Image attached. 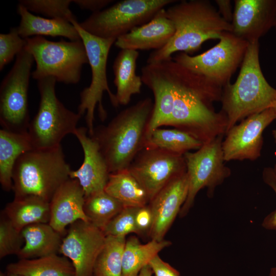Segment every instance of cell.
Listing matches in <instances>:
<instances>
[{
  "mask_svg": "<svg viewBox=\"0 0 276 276\" xmlns=\"http://www.w3.org/2000/svg\"><path fill=\"white\" fill-rule=\"evenodd\" d=\"M154 112L164 126L185 131L202 144L226 134L227 120L216 112L218 88L173 59L151 65Z\"/></svg>",
  "mask_w": 276,
  "mask_h": 276,
  "instance_id": "cell-1",
  "label": "cell"
},
{
  "mask_svg": "<svg viewBox=\"0 0 276 276\" xmlns=\"http://www.w3.org/2000/svg\"><path fill=\"white\" fill-rule=\"evenodd\" d=\"M166 13L174 25V34L164 47L149 54L147 63L171 59L178 52L192 54L206 40L219 39L232 30L231 24L208 0L181 1L166 9Z\"/></svg>",
  "mask_w": 276,
  "mask_h": 276,
  "instance_id": "cell-2",
  "label": "cell"
},
{
  "mask_svg": "<svg viewBox=\"0 0 276 276\" xmlns=\"http://www.w3.org/2000/svg\"><path fill=\"white\" fill-rule=\"evenodd\" d=\"M154 102L149 97L120 111L105 126L94 129L93 137L110 174L127 169L148 143L147 130Z\"/></svg>",
  "mask_w": 276,
  "mask_h": 276,
  "instance_id": "cell-3",
  "label": "cell"
},
{
  "mask_svg": "<svg viewBox=\"0 0 276 276\" xmlns=\"http://www.w3.org/2000/svg\"><path fill=\"white\" fill-rule=\"evenodd\" d=\"M240 67L235 82L222 89L220 101L227 120L226 132L238 122L276 104V89L261 68L259 41L249 44Z\"/></svg>",
  "mask_w": 276,
  "mask_h": 276,
  "instance_id": "cell-4",
  "label": "cell"
},
{
  "mask_svg": "<svg viewBox=\"0 0 276 276\" xmlns=\"http://www.w3.org/2000/svg\"><path fill=\"white\" fill-rule=\"evenodd\" d=\"M71 171L61 145L32 149L22 154L14 165V198L35 196L50 202L57 190L70 179Z\"/></svg>",
  "mask_w": 276,
  "mask_h": 276,
  "instance_id": "cell-5",
  "label": "cell"
},
{
  "mask_svg": "<svg viewBox=\"0 0 276 276\" xmlns=\"http://www.w3.org/2000/svg\"><path fill=\"white\" fill-rule=\"evenodd\" d=\"M26 40L24 49L32 55L36 63L31 76L34 79L50 77L66 84H75L80 81L83 66L88 63L82 40L53 41L43 36Z\"/></svg>",
  "mask_w": 276,
  "mask_h": 276,
  "instance_id": "cell-6",
  "label": "cell"
},
{
  "mask_svg": "<svg viewBox=\"0 0 276 276\" xmlns=\"http://www.w3.org/2000/svg\"><path fill=\"white\" fill-rule=\"evenodd\" d=\"M53 77L37 81L40 101L37 113L30 121L28 134L33 149L57 147L68 134H74L82 117L67 108L58 99Z\"/></svg>",
  "mask_w": 276,
  "mask_h": 276,
  "instance_id": "cell-7",
  "label": "cell"
},
{
  "mask_svg": "<svg viewBox=\"0 0 276 276\" xmlns=\"http://www.w3.org/2000/svg\"><path fill=\"white\" fill-rule=\"evenodd\" d=\"M71 22L75 26L83 41L90 66L91 79L89 85L84 88L80 94V104L78 113L81 116L86 113L85 121L89 136L94 132V112L97 105L100 118L103 121L107 116L102 104V97L106 91L112 105L118 107L116 95L108 85L106 66L110 49L116 39H104L95 36L83 30L77 19Z\"/></svg>",
  "mask_w": 276,
  "mask_h": 276,
  "instance_id": "cell-8",
  "label": "cell"
},
{
  "mask_svg": "<svg viewBox=\"0 0 276 276\" xmlns=\"http://www.w3.org/2000/svg\"><path fill=\"white\" fill-rule=\"evenodd\" d=\"M175 0H123L92 13L79 26L100 38L115 39L151 20Z\"/></svg>",
  "mask_w": 276,
  "mask_h": 276,
  "instance_id": "cell-9",
  "label": "cell"
},
{
  "mask_svg": "<svg viewBox=\"0 0 276 276\" xmlns=\"http://www.w3.org/2000/svg\"><path fill=\"white\" fill-rule=\"evenodd\" d=\"M218 40L217 44L200 54L180 52L172 58L223 89L241 66L249 43L232 32H224Z\"/></svg>",
  "mask_w": 276,
  "mask_h": 276,
  "instance_id": "cell-10",
  "label": "cell"
},
{
  "mask_svg": "<svg viewBox=\"0 0 276 276\" xmlns=\"http://www.w3.org/2000/svg\"><path fill=\"white\" fill-rule=\"evenodd\" d=\"M32 55L24 49L16 56L14 64L0 86V123L2 129L17 133H28L30 123L28 89Z\"/></svg>",
  "mask_w": 276,
  "mask_h": 276,
  "instance_id": "cell-11",
  "label": "cell"
},
{
  "mask_svg": "<svg viewBox=\"0 0 276 276\" xmlns=\"http://www.w3.org/2000/svg\"><path fill=\"white\" fill-rule=\"evenodd\" d=\"M223 136L203 144L195 152L190 151L183 155L189 187L186 200L179 212L181 216L188 213L201 189L207 187L213 190L230 175L231 170L224 164Z\"/></svg>",
  "mask_w": 276,
  "mask_h": 276,
  "instance_id": "cell-12",
  "label": "cell"
},
{
  "mask_svg": "<svg viewBox=\"0 0 276 276\" xmlns=\"http://www.w3.org/2000/svg\"><path fill=\"white\" fill-rule=\"evenodd\" d=\"M127 169L146 191L150 201L171 180L186 172V165L183 155L147 145Z\"/></svg>",
  "mask_w": 276,
  "mask_h": 276,
  "instance_id": "cell-13",
  "label": "cell"
},
{
  "mask_svg": "<svg viewBox=\"0 0 276 276\" xmlns=\"http://www.w3.org/2000/svg\"><path fill=\"white\" fill-rule=\"evenodd\" d=\"M275 119L272 107L250 116L232 127L222 142L225 162L257 159L261 154L263 131Z\"/></svg>",
  "mask_w": 276,
  "mask_h": 276,
  "instance_id": "cell-14",
  "label": "cell"
},
{
  "mask_svg": "<svg viewBox=\"0 0 276 276\" xmlns=\"http://www.w3.org/2000/svg\"><path fill=\"white\" fill-rule=\"evenodd\" d=\"M66 232L59 253L71 261L75 276H93L95 264L104 244L105 235L90 222L81 220L71 224Z\"/></svg>",
  "mask_w": 276,
  "mask_h": 276,
  "instance_id": "cell-15",
  "label": "cell"
},
{
  "mask_svg": "<svg viewBox=\"0 0 276 276\" xmlns=\"http://www.w3.org/2000/svg\"><path fill=\"white\" fill-rule=\"evenodd\" d=\"M232 32L249 43L259 41L276 20V0H235Z\"/></svg>",
  "mask_w": 276,
  "mask_h": 276,
  "instance_id": "cell-16",
  "label": "cell"
},
{
  "mask_svg": "<svg viewBox=\"0 0 276 276\" xmlns=\"http://www.w3.org/2000/svg\"><path fill=\"white\" fill-rule=\"evenodd\" d=\"M188 179L185 173L171 180L150 201L153 222L149 231L151 240L162 241L185 202Z\"/></svg>",
  "mask_w": 276,
  "mask_h": 276,
  "instance_id": "cell-17",
  "label": "cell"
},
{
  "mask_svg": "<svg viewBox=\"0 0 276 276\" xmlns=\"http://www.w3.org/2000/svg\"><path fill=\"white\" fill-rule=\"evenodd\" d=\"M74 135L82 148L84 159L79 169L71 171L70 176L78 180L85 198L104 191L110 173L97 142L89 135L87 128H77Z\"/></svg>",
  "mask_w": 276,
  "mask_h": 276,
  "instance_id": "cell-18",
  "label": "cell"
},
{
  "mask_svg": "<svg viewBox=\"0 0 276 276\" xmlns=\"http://www.w3.org/2000/svg\"><path fill=\"white\" fill-rule=\"evenodd\" d=\"M85 194L78 180L70 178L57 190L50 201L49 224L63 235L66 226L81 220L89 222L84 212Z\"/></svg>",
  "mask_w": 276,
  "mask_h": 276,
  "instance_id": "cell-19",
  "label": "cell"
},
{
  "mask_svg": "<svg viewBox=\"0 0 276 276\" xmlns=\"http://www.w3.org/2000/svg\"><path fill=\"white\" fill-rule=\"evenodd\" d=\"M174 33V25L164 8L148 22L119 37L114 45L121 50H158L169 42Z\"/></svg>",
  "mask_w": 276,
  "mask_h": 276,
  "instance_id": "cell-20",
  "label": "cell"
},
{
  "mask_svg": "<svg viewBox=\"0 0 276 276\" xmlns=\"http://www.w3.org/2000/svg\"><path fill=\"white\" fill-rule=\"evenodd\" d=\"M17 12L20 17L16 29L23 38L34 36H61L71 41L81 40L75 26L68 20L61 18H46L34 15L18 4Z\"/></svg>",
  "mask_w": 276,
  "mask_h": 276,
  "instance_id": "cell-21",
  "label": "cell"
},
{
  "mask_svg": "<svg viewBox=\"0 0 276 276\" xmlns=\"http://www.w3.org/2000/svg\"><path fill=\"white\" fill-rule=\"evenodd\" d=\"M139 56L137 51L122 49L114 59L112 65L113 82L119 105H126L133 95L141 93L143 83L141 76L135 73Z\"/></svg>",
  "mask_w": 276,
  "mask_h": 276,
  "instance_id": "cell-22",
  "label": "cell"
},
{
  "mask_svg": "<svg viewBox=\"0 0 276 276\" xmlns=\"http://www.w3.org/2000/svg\"><path fill=\"white\" fill-rule=\"evenodd\" d=\"M21 232L25 243L17 255L19 259L38 258L59 252L63 235L49 223L32 224Z\"/></svg>",
  "mask_w": 276,
  "mask_h": 276,
  "instance_id": "cell-23",
  "label": "cell"
},
{
  "mask_svg": "<svg viewBox=\"0 0 276 276\" xmlns=\"http://www.w3.org/2000/svg\"><path fill=\"white\" fill-rule=\"evenodd\" d=\"M19 231L35 223H49L50 203L35 196L14 198L1 211Z\"/></svg>",
  "mask_w": 276,
  "mask_h": 276,
  "instance_id": "cell-24",
  "label": "cell"
},
{
  "mask_svg": "<svg viewBox=\"0 0 276 276\" xmlns=\"http://www.w3.org/2000/svg\"><path fill=\"white\" fill-rule=\"evenodd\" d=\"M32 149L28 133L0 130V183L4 191L12 190L14 165L22 154Z\"/></svg>",
  "mask_w": 276,
  "mask_h": 276,
  "instance_id": "cell-25",
  "label": "cell"
},
{
  "mask_svg": "<svg viewBox=\"0 0 276 276\" xmlns=\"http://www.w3.org/2000/svg\"><path fill=\"white\" fill-rule=\"evenodd\" d=\"M6 269L7 273L21 276H75V269L71 261L57 254L19 259L8 264Z\"/></svg>",
  "mask_w": 276,
  "mask_h": 276,
  "instance_id": "cell-26",
  "label": "cell"
},
{
  "mask_svg": "<svg viewBox=\"0 0 276 276\" xmlns=\"http://www.w3.org/2000/svg\"><path fill=\"white\" fill-rule=\"evenodd\" d=\"M104 191L124 207L140 208L150 202L146 191L128 169L110 173Z\"/></svg>",
  "mask_w": 276,
  "mask_h": 276,
  "instance_id": "cell-27",
  "label": "cell"
},
{
  "mask_svg": "<svg viewBox=\"0 0 276 276\" xmlns=\"http://www.w3.org/2000/svg\"><path fill=\"white\" fill-rule=\"evenodd\" d=\"M171 242L163 240H151L141 244L137 238L132 236L125 243L122 259V276H137L141 270Z\"/></svg>",
  "mask_w": 276,
  "mask_h": 276,
  "instance_id": "cell-28",
  "label": "cell"
},
{
  "mask_svg": "<svg viewBox=\"0 0 276 276\" xmlns=\"http://www.w3.org/2000/svg\"><path fill=\"white\" fill-rule=\"evenodd\" d=\"M147 145L169 152L184 155L191 150H198L203 144L189 133L174 129H154L148 138Z\"/></svg>",
  "mask_w": 276,
  "mask_h": 276,
  "instance_id": "cell-29",
  "label": "cell"
},
{
  "mask_svg": "<svg viewBox=\"0 0 276 276\" xmlns=\"http://www.w3.org/2000/svg\"><path fill=\"white\" fill-rule=\"evenodd\" d=\"M125 237L106 236L96 261L93 276H122V259Z\"/></svg>",
  "mask_w": 276,
  "mask_h": 276,
  "instance_id": "cell-30",
  "label": "cell"
},
{
  "mask_svg": "<svg viewBox=\"0 0 276 276\" xmlns=\"http://www.w3.org/2000/svg\"><path fill=\"white\" fill-rule=\"evenodd\" d=\"M124 208L105 191L85 198L84 212L89 222L102 229Z\"/></svg>",
  "mask_w": 276,
  "mask_h": 276,
  "instance_id": "cell-31",
  "label": "cell"
},
{
  "mask_svg": "<svg viewBox=\"0 0 276 276\" xmlns=\"http://www.w3.org/2000/svg\"><path fill=\"white\" fill-rule=\"evenodd\" d=\"M72 0H20L18 4L30 12L39 13L50 18L68 20L76 19L70 9Z\"/></svg>",
  "mask_w": 276,
  "mask_h": 276,
  "instance_id": "cell-32",
  "label": "cell"
},
{
  "mask_svg": "<svg viewBox=\"0 0 276 276\" xmlns=\"http://www.w3.org/2000/svg\"><path fill=\"white\" fill-rule=\"evenodd\" d=\"M25 243L21 232L17 230L1 212L0 217V259L17 255Z\"/></svg>",
  "mask_w": 276,
  "mask_h": 276,
  "instance_id": "cell-33",
  "label": "cell"
},
{
  "mask_svg": "<svg viewBox=\"0 0 276 276\" xmlns=\"http://www.w3.org/2000/svg\"><path fill=\"white\" fill-rule=\"evenodd\" d=\"M138 208L124 207L102 229L105 236L125 237L130 233L140 234L135 223Z\"/></svg>",
  "mask_w": 276,
  "mask_h": 276,
  "instance_id": "cell-34",
  "label": "cell"
},
{
  "mask_svg": "<svg viewBox=\"0 0 276 276\" xmlns=\"http://www.w3.org/2000/svg\"><path fill=\"white\" fill-rule=\"evenodd\" d=\"M26 44V39L19 35L16 27L0 34V71L24 49Z\"/></svg>",
  "mask_w": 276,
  "mask_h": 276,
  "instance_id": "cell-35",
  "label": "cell"
},
{
  "mask_svg": "<svg viewBox=\"0 0 276 276\" xmlns=\"http://www.w3.org/2000/svg\"><path fill=\"white\" fill-rule=\"evenodd\" d=\"M154 276H180L179 272L156 255L149 262Z\"/></svg>",
  "mask_w": 276,
  "mask_h": 276,
  "instance_id": "cell-36",
  "label": "cell"
},
{
  "mask_svg": "<svg viewBox=\"0 0 276 276\" xmlns=\"http://www.w3.org/2000/svg\"><path fill=\"white\" fill-rule=\"evenodd\" d=\"M153 222L152 211L149 205L139 208L135 215V223L140 234L149 231Z\"/></svg>",
  "mask_w": 276,
  "mask_h": 276,
  "instance_id": "cell-37",
  "label": "cell"
},
{
  "mask_svg": "<svg viewBox=\"0 0 276 276\" xmlns=\"http://www.w3.org/2000/svg\"><path fill=\"white\" fill-rule=\"evenodd\" d=\"M264 182L270 187L276 194V173L273 168L266 167L262 173ZM266 225L271 228H276V211L266 220Z\"/></svg>",
  "mask_w": 276,
  "mask_h": 276,
  "instance_id": "cell-38",
  "label": "cell"
},
{
  "mask_svg": "<svg viewBox=\"0 0 276 276\" xmlns=\"http://www.w3.org/2000/svg\"><path fill=\"white\" fill-rule=\"evenodd\" d=\"M113 1L112 0H73V3L78 6L81 9L93 12L92 13L99 12Z\"/></svg>",
  "mask_w": 276,
  "mask_h": 276,
  "instance_id": "cell-39",
  "label": "cell"
},
{
  "mask_svg": "<svg viewBox=\"0 0 276 276\" xmlns=\"http://www.w3.org/2000/svg\"><path fill=\"white\" fill-rule=\"evenodd\" d=\"M215 3L218 7V11L221 16L227 22L231 24L234 10L229 0H216Z\"/></svg>",
  "mask_w": 276,
  "mask_h": 276,
  "instance_id": "cell-40",
  "label": "cell"
},
{
  "mask_svg": "<svg viewBox=\"0 0 276 276\" xmlns=\"http://www.w3.org/2000/svg\"><path fill=\"white\" fill-rule=\"evenodd\" d=\"M153 271L149 265H146L139 272L137 276H152Z\"/></svg>",
  "mask_w": 276,
  "mask_h": 276,
  "instance_id": "cell-41",
  "label": "cell"
},
{
  "mask_svg": "<svg viewBox=\"0 0 276 276\" xmlns=\"http://www.w3.org/2000/svg\"><path fill=\"white\" fill-rule=\"evenodd\" d=\"M268 276H276V267L270 269Z\"/></svg>",
  "mask_w": 276,
  "mask_h": 276,
  "instance_id": "cell-42",
  "label": "cell"
},
{
  "mask_svg": "<svg viewBox=\"0 0 276 276\" xmlns=\"http://www.w3.org/2000/svg\"><path fill=\"white\" fill-rule=\"evenodd\" d=\"M272 135L274 139V143L276 144V129L273 130L272 131Z\"/></svg>",
  "mask_w": 276,
  "mask_h": 276,
  "instance_id": "cell-43",
  "label": "cell"
},
{
  "mask_svg": "<svg viewBox=\"0 0 276 276\" xmlns=\"http://www.w3.org/2000/svg\"><path fill=\"white\" fill-rule=\"evenodd\" d=\"M7 276H21L18 274H12V273H7Z\"/></svg>",
  "mask_w": 276,
  "mask_h": 276,
  "instance_id": "cell-44",
  "label": "cell"
},
{
  "mask_svg": "<svg viewBox=\"0 0 276 276\" xmlns=\"http://www.w3.org/2000/svg\"><path fill=\"white\" fill-rule=\"evenodd\" d=\"M0 276H7V275L5 274L4 272L1 271L0 272Z\"/></svg>",
  "mask_w": 276,
  "mask_h": 276,
  "instance_id": "cell-45",
  "label": "cell"
},
{
  "mask_svg": "<svg viewBox=\"0 0 276 276\" xmlns=\"http://www.w3.org/2000/svg\"><path fill=\"white\" fill-rule=\"evenodd\" d=\"M274 110V111H275V114H276V104L274 105V106L273 107Z\"/></svg>",
  "mask_w": 276,
  "mask_h": 276,
  "instance_id": "cell-46",
  "label": "cell"
},
{
  "mask_svg": "<svg viewBox=\"0 0 276 276\" xmlns=\"http://www.w3.org/2000/svg\"><path fill=\"white\" fill-rule=\"evenodd\" d=\"M273 169H274V171H275V173H276V164H275V165H274V168H273Z\"/></svg>",
  "mask_w": 276,
  "mask_h": 276,
  "instance_id": "cell-47",
  "label": "cell"
},
{
  "mask_svg": "<svg viewBox=\"0 0 276 276\" xmlns=\"http://www.w3.org/2000/svg\"><path fill=\"white\" fill-rule=\"evenodd\" d=\"M274 28H275V30L276 31V20H275V26H274Z\"/></svg>",
  "mask_w": 276,
  "mask_h": 276,
  "instance_id": "cell-48",
  "label": "cell"
}]
</instances>
